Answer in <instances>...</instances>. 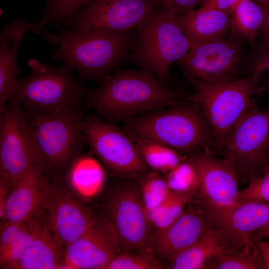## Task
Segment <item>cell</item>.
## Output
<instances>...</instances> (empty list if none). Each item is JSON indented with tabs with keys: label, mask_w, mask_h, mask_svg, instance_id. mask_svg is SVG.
Here are the masks:
<instances>
[{
	"label": "cell",
	"mask_w": 269,
	"mask_h": 269,
	"mask_svg": "<svg viewBox=\"0 0 269 269\" xmlns=\"http://www.w3.org/2000/svg\"><path fill=\"white\" fill-rule=\"evenodd\" d=\"M165 179L171 191L193 193L196 196L199 181L197 170L191 157L183 159L167 173Z\"/></svg>",
	"instance_id": "cell-31"
},
{
	"label": "cell",
	"mask_w": 269,
	"mask_h": 269,
	"mask_svg": "<svg viewBox=\"0 0 269 269\" xmlns=\"http://www.w3.org/2000/svg\"><path fill=\"white\" fill-rule=\"evenodd\" d=\"M223 252L225 249L221 232L209 227L197 242L170 261V268L206 269L209 261Z\"/></svg>",
	"instance_id": "cell-24"
},
{
	"label": "cell",
	"mask_w": 269,
	"mask_h": 269,
	"mask_svg": "<svg viewBox=\"0 0 269 269\" xmlns=\"http://www.w3.org/2000/svg\"><path fill=\"white\" fill-rule=\"evenodd\" d=\"M164 6H155L136 29V41L131 62L154 76L163 86L170 87V69L184 56L190 43Z\"/></svg>",
	"instance_id": "cell-6"
},
{
	"label": "cell",
	"mask_w": 269,
	"mask_h": 269,
	"mask_svg": "<svg viewBox=\"0 0 269 269\" xmlns=\"http://www.w3.org/2000/svg\"><path fill=\"white\" fill-rule=\"evenodd\" d=\"M156 6H160L169 0H150Z\"/></svg>",
	"instance_id": "cell-42"
},
{
	"label": "cell",
	"mask_w": 269,
	"mask_h": 269,
	"mask_svg": "<svg viewBox=\"0 0 269 269\" xmlns=\"http://www.w3.org/2000/svg\"><path fill=\"white\" fill-rule=\"evenodd\" d=\"M239 0H204L200 7L223 11H231Z\"/></svg>",
	"instance_id": "cell-38"
},
{
	"label": "cell",
	"mask_w": 269,
	"mask_h": 269,
	"mask_svg": "<svg viewBox=\"0 0 269 269\" xmlns=\"http://www.w3.org/2000/svg\"><path fill=\"white\" fill-rule=\"evenodd\" d=\"M49 183V179L33 165L9 191L1 225L5 222L25 221L42 210Z\"/></svg>",
	"instance_id": "cell-19"
},
{
	"label": "cell",
	"mask_w": 269,
	"mask_h": 269,
	"mask_svg": "<svg viewBox=\"0 0 269 269\" xmlns=\"http://www.w3.org/2000/svg\"><path fill=\"white\" fill-rule=\"evenodd\" d=\"M139 190L147 215L157 208L171 191L165 178L154 173L145 178Z\"/></svg>",
	"instance_id": "cell-32"
},
{
	"label": "cell",
	"mask_w": 269,
	"mask_h": 269,
	"mask_svg": "<svg viewBox=\"0 0 269 269\" xmlns=\"http://www.w3.org/2000/svg\"><path fill=\"white\" fill-rule=\"evenodd\" d=\"M231 11L199 8L176 15L175 19L191 46L224 38L230 27Z\"/></svg>",
	"instance_id": "cell-21"
},
{
	"label": "cell",
	"mask_w": 269,
	"mask_h": 269,
	"mask_svg": "<svg viewBox=\"0 0 269 269\" xmlns=\"http://www.w3.org/2000/svg\"><path fill=\"white\" fill-rule=\"evenodd\" d=\"M154 6L150 0H93L76 14L69 27L135 29Z\"/></svg>",
	"instance_id": "cell-15"
},
{
	"label": "cell",
	"mask_w": 269,
	"mask_h": 269,
	"mask_svg": "<svg viewBox=\"0 0 269 269\" xmlns=\"http://www.w3.org/2000/svg\"><path fill=\"white\" fill-rule=\"evenodd\" d=\"M254 244L263 261L264 269H269V241L260 240Z\"/></svg>",
	"instance_id": "cell-39"
},
{
	"label": "cell",
	"mask_w": 269,
	"mask_h": 269,
	"mask_svg": "<svg viewBox=\"0 0 269 269\" xmlns=\"http://www.w3.org/2000/svg\"><path fill=\"white\" fill-rule=\"evenodd\" d=\"M61 178L78 195L90 198L102 189L106 174L97 159L82 152L70 162Z\"/></svg>",
	"instance_id": "cell-23"
},
{
	"label": "cell",
	"mask_w": 269,
	"mask_h": 269,
	"mask_svg": "<svg viewBox=\"0 0 269 269\" xmlns=\"http://www.w3.org/2000/svg\"><path fill=\"white\" fill-rule=\"evenodd\" d=\"M135 145L147 167L167 173L183 160L178 151L154 141L135 137Z\"/></svg>",
	"instance_id": "cell-26"
},
{
	"label": "cell",
	"mask_w": 269,
	"mask_h": 269,
	"mask_svg": "<svg viewBox=\"0 0 269 269\" xmlns=\"http://www.w3.org/2000/svg\"><path fill=\"white\" fill-rule=\"evenodd\" d=\"M261 3L264 8L265 18L264 25L260 31L263 35V39L269 41V3Z\"/></svg>",
	"instance_id": "cell-41"
},
{
	"label": "cell",
	"mask_w": 269,
	"mask_h": 269,
	"mask_svg": "<svg viewBox=\"0 0 269 269\" xmlns=\"http://www.w3.org/2000/svg\"><path fill=\"white\" fill-rule=\"evenodd\" d=\"M204 0H169L164 6L175 16L195 9V7L203 3Z\"/></svg>",
	"instance_id": "cell-37"
},
{
	"label": "cell",
	"mask_w": 269,
	"mask_h": 269,
	"mask_svg": "<svg viewBox=\"0 0 269 269\" xmlns=\"http://www.w3.org/2000/svg\"><path fill=\"white\" fill-rule=\"evenodd\" d=\"M42 28L25 17L14 19L0 32V109L9 100L13 87L21 74L17 60L18 48L24 36L31 32L41 35Z\"/></svg>",
	"instance_id": "cell-20"
},
{
	"label": "cell",
	"mask_w": 269,
	"mask_h": 269,
	"mask_svg": "<svg viewBox=\"0 0 269 269\" xmlns=\"http://www.w3.org/2000/svg\"><path fill=\"white\" fill-rule=\"evenodd\" d=\"M194 196L193 193L171 191L165 201L148 214L151 225L155 230L167 227L181 215Z\"/></svg>",
	"instance_id": "cell-29"
},
{
	"label": "cell",
	"mask_w": 269,
	"mask_h": 269,
	"mask_svg": "<svg viewBox=\"0 0 269 269\" xmlns=\"http://www.w3.org/2000/svg\"><path fill=\"white\" fill-rule=\"evenodd\" d=\"M191 203L172 224L155 230L152 246L160 257L170 261L197 242L209 228L200 210Z\"/></svg>",
	"instance_id": "cell-18"
},
{
	"label": "cell",
	"mask_w": 269,
	"mask_h": 269,
	"mask_svg": "<svg viewBox=\"0 0 269 269\" xmlns=\"http://www.w3.org/2000/svg\"><path fill=\"white\" fill-rule=\"evenodd\" d=\"M236 201H256L269 202V165L259 177L248 182L239 191Z\"/></svg>",
	"instance_id": "cell-34"
},
{
	"label": "cell",
	"mask_w": 269,
	"mask_h": 269,
	"mask_svg": "<svg viewBox=\"0 0 269 269\" xmlns=\"http://www.w3.org/2000/svg\"><path fill=\"white\" fill-rule=\"evenodd\" d=\"M265 13L261 2L239 0L231 11V37L255 45L256 35L264 25Z\"/></svg>",
	"instance_id": "cell-25"
},
{
	"label": "cell",
	"mask_w": 269,
	"mask_h": 269,
	"mask_svg": "<svg viewBox=\"0 0 269 269\" xmlns=\"http://www.w3.org/2000/svg\"><path fill=\"white\" fill-rule=\"evenodd\" d=\"M65 250L56 239L46 221L14 269H63Z\"/></svg>",
	"instance_id": "cell-22"
},
{
	"label": "cell",
	"mask_w": 269,
	"mask_h": 269,
	"mask_svg": "<svg viewBox=\"0 0 269 269\" xmlns=\"http://www.w3.org/2000/svg\"><path fill=\"white\" fill-rule=\"evenodd\" d=\"M269 239V221L263 227L255 231L251 236V240L254 243L260 240Z\"/></svg>",
	"instance_id": "cell-40"
},
{
	"label": "cell",
	"mask_w": 269,
	"mask_h": 269,
	"mask_svg": "<svg viewBox=\"0 0 269 269\" xmlns=\"http://www.w3.org/2000/svg\"><path fill=\"white\" fill-rule=\"evenodd\" d=\"M257 1L264 2V3H269V0H255Z\"/></svg>",
	"instance_id": "cell-43"
},
{
	"label": "cell",
	"mask_w": 269,
	"mask_h": 269,
	"mask_svg": "<svg viewBox=\"0 0 269 269\" xmlns=\"http://www.w3.org/2000/svg\"><path fill=\"white\" fill-rule=\"evenodd\" d=\"M63 269H105L122 253L114 229L108 219L97 220L65 249Z\"/></svg>",
	"instance_id": "cell-17"
},
{
	"label": "cell",
	"mask_w": 269,
	"mask_h": 269,
	"mask_svg": "<svg viewBox=\"0 0 269 269\" xmlns=\"http://www.w3.org/2000/svg\"><path fill=\"white\" fill-rule=\"evenodd\" d=\"M128 129L136 137L154 141L177 151L206 150L216 153L212 128L201 107L186 99L166 109L139 114L127 122Z\"/></svg>",
	"instance_id": "cell-3"
},
{
	"label": "cell",
	"mask_w": 269,
	"mask_h": 269,
	"mask_svg": "<svg viewBox=\"0 0 269 269\" xmlns=\"http://www.w3.org/2000/svg\"><path fill=\"white\" fill-rule=\"evenodd\" d=\"M197 172V200L218 205L236 201L239 192V175L232 162L212 151L201 150L192 154Z\"/></svg>",
	"instance_id": "cell-16"
},
{
	"label": "cell",
	"mask_w": 269,
	"mask_h": 269,
	"mask_svg": "<svg viewBox=\"0 0 269 269\" xmlns=\"http://www.w3.org/2000/svg\"><path fill=\"white\" fill-rule=\"evenodd\" d=\"M222 155L245 182L263 173L269 165V107L261 110L254 101L229 135Z\"/></svg>",
	"instance_id": "cell-8"
},
{
	"label": "cell",
	"mask_w": 269,
	"mask_h": 269,
	"mask_svg": "<svg viewBox=\"0 0 269 269\" xmlns=\"http://www.w3.org/2000/svg\"><path fill=\"white\" fill-rule=\"evenodd\" d=\"M25 112L33 137V165L48 179L61 178L87 144L83 110L48 114Z\"/></svg>",
	"instance_id": "cell-4"
},
{
	"label": "cell",
	"mask_w": 269,
	"mask_h": 269,
	"mask_svg": "<svg viewBox=\"0 0 269 269\" xmlns=\"http://www.w3.org/2000/svg\"><path fill=\"white\" fill-rule=\"evenodd\" d=\"M83 131L87 144L113 174L129 178L146 172L148 167L135 143L114 124L94 115L85 116Z\"/></svg>",
	"instance_id": "cell-11"
},
{
	"label": "cell",
	"mask_w": 269,
	"mask_h": 269,
	"mask_svg": "<svg viewBox=\"0 0 269 269\" xmlns=\"http://www.w3.org/2000/svg\"><path fill=\"white\" fill-rule=\"evenodd\" d=\"M268 241H269V239H268Z\"/></svg>",
	"instance_id": "cell-44"
},
{
	"label": "cell",
	"mask_w": 269,
	"mask_h": 269,
	"mask_svg": "<svg viewBox=\"0 0 269 269\" xmlns=\"http://www.w3.org/2000/svg\"><path fill=\"white\" fill-rule=\"evenodd\" d=\"M183 95L181 87L167 88L145 71L121 68L98 87L87 89L83 105L114 124L165 109Z\"/></svg>",
	"instance_id": "cell-2"
},
{
	"label": "cell",
	"mask_w": 269,
	"mask_h": 269,
	"mask_svg": "<svg viewBox=\"0 0 269 269\" xmlns=\"http://www.w3.org/2000/svg\"><path fill=\"white\" fill-rule=\"evenodd\" d=\"M27 64L30 73L17 79L9 100L34 114L83 109L87 89L74 77L70 67L65 64L54 67L34 58H30Z\"/></svg>",
	"instance_id": "cell-5"
},
{
	"label": "cell",
	"mask_w": 269,
	"mask_h": 269,
	"mask_svg": "<svg viewBox=\"0 0 269 269\" xmlns=\"http://www.w3.org/2000/svg\"><path fill=\"white\" fill-rule=\"evenodd\" d=\"M63 183L61 178L50 180L43 207L49 228L65 249L88 231L96 219Z\"/></svg>",
	"instance_id": "cell-14"
},
{
	"label": "cell",
	"mask_w": 269,
	"mask_h": 269,
	"mask_svg": "<svg viewBox=\"0 0 269 269\" xmlns=\"http://www.w3.org/2000/svg\"><path fill=\"white\" fill-rule=\"evenodd\" d=\"M242 41L222 38L190 46L177 62L196 79L220 83L235 79L241 62Z\"/></svg>",
	"instance_id": "cell-13"
},
{
	"label": "cell",
	"mask_w": 269,
	"mask_h": 269,
	"mask_svg": "<svg viewBox=\"0 0 269 269\" xmlns=\"http://www.w3.org/2000/svg\"><path fill=\"white\" fill-rule=\"evenodd\" d=\"M107 211L122 252L149 255L151 224L139 188L130 183L115 187L108 196Z\"/></svg>",
	"instance_id": "cell-10"
},
{
	"label": "cell",
	"mask_w": 269,
	"mask_h": 269,
	"mask_svg": "<svg viewBox=\"0 0 269 269\" xmlns=\"http://www.w3.org/2000/svg\"><path fill=\"white\" fill-rule=\"evenodd\" d=\"M206 269H264V267L256 247L249 253L221 252L209 261Z\"/></svg>",
	"instance_id": "cell-30"
},
{
	"label": "cell",
	"mask_w": 269,
	"mask_h": 269,
	"mask_svg": "<svg viewBox=\"0 0 269 269\" xmlns=\"http://www.w3.org/2000/svg\"><path fill=\"white\" fill-rule=\"evenodd\" d=\"M252 75L259 79L263 72L269 71V41L263 40L262 45L251 64ZM269 90V79L266 81Z\"/></svg>",
	"instance_id": "cell-36"
},
{
	"label": "cell",
	"mask_w": 269,
	"mask_h": 269,
	"mask_svg": "<svg viewBox=\"0 0 269 269\" xmlns=\"http://www.w3.org/2000/svg\"><path fill=\"white\" fill-rule=\"evenodd\" d=\"M93 0H47L41 18L36 23L42 28L69 27L76 14Z\"/></svg>",
	"instance_id": "cell-27"
},
{
	"label": "cell",
	"mask_w": 269,
	"mask_h": 269,
	"mask_svg": "<svg viewBox=\"0 0 269 269\" xmlns=\"http://www.w3.org/2000/svg\"><path fill=\"white\" fill-rule=\"evenodd\" d=\"M161 266L149 255L122 252L105 269H156Z\"/></svg>",
	"instance_id": "cell-33"
},
{
	"label": "cell",
	"mask_w": 269,
	"mask_h": 269,
	"mask_svg": "<svg viewBox=\"0 0 269 269\" xmlns=\"http://www.w3.org/2000/svg\"><path fill=\"white\" fill-rule=\"evenodd\" d=\"M46 221L44 208L29 219L25 229L4 253L0 254L1 269H14L38 230Z\"/></svg>",
	"instance_id": "cell-28"
},
{
	"label": "cell",
	"mask_w": 269,
	"mask_h": 269,
	"mask_svg": "<svg viewBox=\"0 0 269 269\" xmlns=\"http://www.w3.org/2000/svg\"><path fill=\"white\" fill-rule=\"evenodd\" d=\"M41 35L52 47L51 64L61 61L76 71L82 82L100 85L131 61L136 29L114 31L63 27L53 32L45 27Z\"/></svg>",
	"instance_id": "cell-1"
},
{
	"label": "cell",
	"mask_w": 269,
	"mask_h": 269,
	"mask_svg": "<svg viewBox=\"0 0 269 269\" xmlns=\"http://www.w3.org/2000/svg\"><path fill=\"white\" fill-rule=\"evenodd\" d=\"M192 202L209 227L221 232L225 252H252L256 247L251 236L269 221V202L236 201L218 205L197 199Z\"/></svg>",
	"instance_id": "cell-9"
},
{
	"label": "cell",
	"mask_w": 269,
	"mask_h": 269,
	"mask_svg": "<svg viewBox=\"0 0 269 269\" xmlns=\"http://www.w3.org/2000/svg\"><path fill=\"white\" fill-rule=\"evenodd\" d=\"M28 220L20 222H5L0 226V254L4 253L25 229Z\"/></svg>",
	"instance_id": "cell-35"
},
{
	"label": "cell",
	"mask_w": 269,
	"mask_h": 269,
	"mask_svg": "<svg viewBox=\"0 0 269 269\" xmlns=\"http://www.w3.org/2000/svg\"><path fill=\"white\" fill-rule=\"evenodd\" d=\"M194 92L186 100L198 104L210 124L215 138L216 153L222 154L232 129L265 88L254 75L220 83L201 81L183 72Z\"/></svg>",
	"instance_id": "cell-7"
},
{
	"label": "cell",
	"mask_w": 269,
	"mask_h": 269,
	"mask_svg": "<svg viewBox=\"0 0 269 269\" xmlns=\"http://www.w3.org/2000/svg\"><path fill=\"white\" fill-rule=\"evenodd\" d=\"M34 151L31 130L23 108L9 100L0 109V174L11 188L33 165Z\"/></svg>",
	"instance_id": "cell-12"
}]
</instances>
